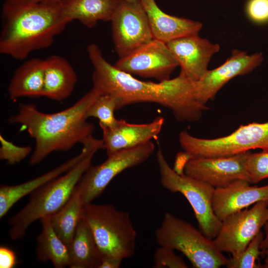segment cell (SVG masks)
I'll return each mask as SVG.
<instances>
[{
    "instance_id": "cell-1",
    "label": "cell",
    "mask_w": 268,
    "mask_h": 268,
    "mask_svg": "<svg viewBox=\"0 0 268 268\" xmlns=\"http://www.w3.org/2000/svg\"><path fill=\"white\" fill-rule=\"evenodd\" d=\"M87 52L94 68L93 87L115 97L118 110L131 104L153 103L170 109L179 121L194 122L208 109L197 99L195 81L181 74L157 83L140 80L109 63L97 45H89Z\"/></svg>"
},
{
    "instance_id": "cell-2",
    "label": "cell",
    "mask_w": 268,
    "mask_h": 268,
    "mask_svg": "<svg viewBox=\"0 0 268 268\" xmlns=\"http://www.w3.org/2000/svg\"><path fill=\"white\" fill-rule=\"evenodd\" d=\"M101 95L93 87L73 105L54 113L40 112L33 104H20L8 122L20 124L21 129L34 139L35 148L29 164L36 165L54 151H68L76 144H84L90 139L94 126L86 121V114Z\"/></svg>"
},
{
    "instance_id": "cell-3",
    "label": "cell",
    "mask_w": 268,
    "mask_h": 268,
    "mask_svg": "<svg viewBox=\"0 0 268 268\" xmlns=\"http://www.w3.org/2000/svg\"><path fill=\"white\" fill-rule=\"evenodd\" d=\"M1 19L0 53L18 60L50 47L69 23L62 1L5 0Z\"/></svg>"
},
{
    "instance_id": "cell-4",
    "label": "cell",
    "mask_w": 268,
    "mask_h": 268,
    "mask_svg": "<svg viewBox=\"0 0 268 268\" xmlns=\"http://www.w3.org/2000/svg\"><path fill=\"white\" fill-rule=\"evenodd\" d=\"M96 151L91 152L65 174L31 194L27 204L9 220L11 226L9 234L11 239H22L33 222L51 216L67 203L83 174L91 165Z\"/></svg>"
},
{
    "instance_id": "cell-5",
    "label": "cell",
    "mask_w": 268,
    "mask_h": 268,
    "mask_svg": "<svg viewBox=\"0 0 268 268\" xmlns=\"http://www.w3.org/2000/svg\"><path fill=\"white\" fill-rule=\"evenodd\" d=\"M83 216L88 222L102 256L121 260L135 253L136 232L129 213L108 203L84 205Z\"/></svg>"
},
{
    "instance_id": "cell-6",
    "label": "cell",
    "mask_w": 268,
    "mask_h": 268,
    "mask_svg": "<svg viewBox=\"0 0 268 268\" xmlns=\"http://www.w3.org/2000/svg\"><path fill=\"white\" fill-rule=\"evenodd\" d=\"M155 236L160 246L181 252L194 268H218L227 261L213 240L171 212L164 214Z\"/></svg>"
},
{
    "instance_id": "cell-7",
    "label": "cell",
    "mask_w": 268,
    "mask_h": 268,
    "mask_svg": "<svg viewBox=\"0 0 268 268\" xmlns=\"http://www.w3.org/2000/svg\"><path fill=\"white\" fill-rule=\"evenodd\" d=\"M156 159L162 186L185 197L193 209L200 231L206 237L213 240L221 225V221L214 214L212 206L214 188L202 181L177 172L169 166L160 148L157 151Z\"/></svg>"
},
{
    "instance_id": "cell-8",
    "label": "cell",
    "mask_w": 268,
    "mask_h": 268,
    "mask_svg": "<svg viewBox=\"0 0 268 268\" xmlns=\"http://www.w3.org/2000/svg\"><path fill=\"white\" fill-rule=\"evenodd\" d=\"M179 140L190 158L228 156L257 148L268 150V121L241 125L227 135L210 139L197 137L183 131Z\"/></svg>"
},
{
    "instance_id": "cell-9",
    "label": "cell",
    "mask_w": 268,
    "mask_h": 268,
    "mask_svg": "<svg viewBox=\"0 0 268 268\" xmlns=\"http://www.w3.org/2000/svg\"><path fill=\"white\" fill-rule=\"evenodd\" d=\"M154 149V143L150 141L136 147L114 152L107 155V159L101 164L90 165L77 184L84 205L100 196L117 175L145 161Z\"/></svg>"
},
{
    "instance_id": "cell-10",
    "label": "cell",
    "mask_w": 268,
    "mask_h": 268,
    "mask_svg": "<svg viewBox=\"0 0 268 268\" xmlns=\"http://www.w3.org/2000/svg\"><path fill=\"white\" fill-rule=\"evenodd\" d=\"M268 221V201L255 203L250 209L233 213L221 221L220 229L213 240L222 253L235 257L240 254Z\"/></svg>"
},
{
    "instance_id": "cell-11",
    "label": "cell",
    "mask_w": 268,
    "mask_h": 268,
    "mask_svg": "<svg viewBox=\"0 0 268 268\" xmlns=\"http://www.w3.org/2000/svg\"><path fill=\"white\" fill-rule=\"evenodd\" d=\"M114 47L119 58L151 41L153 36L140 0H122L111 20Z\"/></svg>"
},
{
    "instance_id": "cell-12",
    "label": "cell",
    "mask_w": 268,
    "mask_h": 268,
    "mask_svg": "<svg viewBox=\"0 0 268 268\" xmlns=\"http://www.w3.org/2000/svg\"><path fill=\"white\" fill-rule=\"evenodd\" d=\"M114 66L132 75L162 81L170 79L179 64L166 43L153 39L131 54L119 58Z\"/></svg>"
},
{
    "instance_id": "cell-13",
    "label": "cell",
    "mask_w": 268,
    "mask_h": 268,
    "mask_svg": "<svg viewBox=\"0 0 268 268\" xmlns=\"http://www.w3.org/2000/svg\"><path fill=\"white\" fill-rule=\"evenodd\" d=\"M250 151L228 156L191 157L184 163L182 173L214 188L225 187L237 180L251 184L245 166Z\"/></svg>"
},
{
    "instance_id": "cell-14",
    "label": "cell",
    "mask_w": 268,
    "mask_h": 268,
    "mask_svg": "<svg viewBox=\"0 0 268 268\" xmlns=\"http://www.w3.org/2000/svg\"><path fill=\"white\" fill-rule=\"evenodd\" d=\"M264 60L262 53L248 55L245 51L233 50L231 56L224 63L214 69L208 70L200 79L195 81L197 99L206 105L229 80L237 76L250 73Z\"/></svg>"
},
{
    "instance_id": "cell-15",
    "label": "cell",
    "mask_w": 268,
    "mask_h": 268,
    "mask_svg": "<svg viewBox=\"0 0 268 268\" xmlns=\"http://www.w3.org/2000/svg\"><path fill=\"white\" fill-rule=\"evenodd\" d=\"M181 67L180 74L194 81L207 71L208 64L220 46L199 34L177 38L166 43Z\"/></svg>"
},
{
    "instance_id": "cell-16",
    "label": "cell",
    "mask_w": 268,
    "mask_h": 268,
    "mask_svg": "<svg viewBox=\"0 0 268 268\" xmlns=\"http://www.w3.org/2000/svg\"><path fill=\"white\" fill-rule=\"evenodd\" d=\"M102 139L92 138L83 145L78 155L70 158L55 169L38 177L22 184L2 185L0 188V218L5 216L12 206L24 196L66 173L94 150L103 149Z\"/></svg>"
},
{
    "instance_id": "cell-17",
    "label": "cell",
    "mask_w": 268,
    "mask_h": 268,
    "mask_svg": "<svg viewBox=\"0 0 268 268\" xmlns=\"http://www.w3.org/2000/svg\"><path fill=\"white\" fill-rule=\"evenodd\" d=\"M250 184L245 180H237L225 187L214 188L212 206L220 221L252 204L268 201V185L258 187L251 186Z\"/></svg>"
},
{
    "instance_id": "cell-18",
    "label": "cell",
    "mask_w": 268,
    "mask_h": 268,
    "mask_svg": "<svg viewBox=\"0 0 268 268\" xmlns=\"http://www.w3.org/2000/svg\"><path fill=\"white\" fill-rule=\"evenodd\" d=\"M164 121L161 116L151 122L142 124H130L123 119L118 120L113 127L102 130V140L107 155L148 142L160 133Z\"/></svg>"
},
{
    "instance_id": "cell-19",
    "label": "cell",
    "mask_w": 268,
    "mask_h": 268,
    "mask_svg": "<svg viewBox=\"0 0 268 268\" xmlns=\"http://www.w3.org/2000/svg\"><path fill=\"white\" fill-rule=\"evenodd\" d=\"M146 12L153 39L166 43L184 36L199 34V21L172 16L163 11L155 0H140Z\"/></svg>"
},
{
    "instance_id": "cell-20",
    "label": "cell",
    "mask_w": 268,
    "mask_h": 268,
    "mask_svg": "<svg viewBox=\"0 0 268 268\" xmlns=\"http://www.w3.org/2000/svg\"><path fill=\"white\" fill-rule=\"evenodd\" d=\"M77 80L74 70L65 58L52 55L44 60L43 96L64 100L73 91Z\"/></svg>"
},
{
    "instance_id": "cell-21",
    "label": "cell",
    "mask_w": 268,
    "mask_h": 268,
    "mask_svg": "<svg viewBox=\"0 0 268 268\" xmlns=\"http://www.w3.org/2000/svg\"><path fill=\"white\" fill-rule=\"evenodd\" d=\"M122 0H63V15L70 22L78 20L88 28L99 21H111Z\"/></svg>"
},
{
    "instance_id": "cell-22",
    "label": "cell",
    "mask_w": 268,
    "mask_h": 268,
    "mask_svg": "<svg viewBox=\"0 0 268 268\" xmlns=\"http://www.w3.org/2000/svg\"><path fill=\"white\" fill-rule=\"evenodd\" d=\"M44 84V60L29 59L14 71L7 88L9 98L15 100L43 96Z\"/></svg>"
},
{
    "instance_id": "cell-23",
    "label": "cell",
    "mask_w": 268,
    "mask_h": 268,
    "mask_svg": "<svg viewBox=\"0 0 268 268\" xmlns=\"http://www.w3.org/2000/svg\"><path fill=\"white\" fill-rule=\"evenodd\" d=\"M71 268H98L101 253L93 234L83 216L68 247Z\"/></svg>"
},
{
    "instance_id": "cell-24",
    "label": "cell",
    "mask_w": 268,
    "mask_h": 268,
    "mask_svg": "<svg viewBox=\"0 0 268 268\" xmlns=\"http://www.w3.org/2000/svg\"><path fill=\"white\" fill-rule=\"evenodd\" d=\"M84 206L80 190L77 185L67 203L50 216L53 229L67 247L83 216Z\"/></svg>"
},
{
    "instance_id": "cell-25",
    "label": "cell",
    "mask_w": 268,
    "mask_h": 268,
    "mask_svg": "<svg viewBox=\"0 0 268 268\" xmlns=\"http://www.w3.org/2000/svg\"><path fill=\"white\" fill-rule=\"evenodd\" d=\"M40 220L42 230L37 238V259L43 262L50 261L56 268L69 266L68 247L55 232L50 216L44 217Z\"/></svg>"
},
{
    "instance_id": "cell-26",
    "label": "cell",
    "mask_w": 268,
    "mask_h": 268,
    "mask_svg": "<svg viewBox=\"0 0 268 268\" xmlns=\"http://www.w3.org/2000/svg\"><path fill=\"white\" fill-rule=\"evenodd\" d=\"M118 110V103L115 97L109 94L101 95L88 109L86 117H95L99 121L102 130L113 127L118 119L114 112Z\"/></svg>"
},
{
    "instance_id": "cell-27",
    "label": "cell",
    "mask_w": 268,
    "mask_h": 268,
    "mask_svg": "<svg viewBox=\"0 0 268 268\" xmlns=\"http://www.w3.org/2000/svg\"><path fill=\"white\" fill-rule=\"evenodd\" d=\"M264 234L260 231L250 242L245 249L238 255L227 259L225 266L228 268H260L262 266L257 264L262 253L260 245Z\"/></svg>"
},
{
    "instance_id": "cell-28",
    "label": "cell",
    "mask_w": 268,
    "mask_h": 268,
    "mask_svg": "<svg viewBox=\"0 0 268 268\" xmlns=\"http://www.w3.org/2000/svg\"><path fill=\"white\" fill-rule=\"evenodd\" d=\"M245 166L251 183H257L268 178V150L253 153L250 151Z\"/></svg>"
},
{
    "instance_id": "cell-29",
    "label": "cell",
    "mask_w": 268,
    "mask_h": 268,
    "mask_svg": "<svg viewBox=\"0 0 268 268\" xmlns=\"http://www.w3.org/2000/svg\"><path fill=\"white\" fill-rule=\"evenodd\" d=\"M0 159L9 165H14L25 158L32 151L30 146H20L0 135Z\"/></svg>"
},
{
    "instance_id": "cell-30",
    "label": "cell",
    "mask_w": 268,
    "mask_h": 268,
    "mask_svg": "<svg viewBox=\"0 0 268 268\" xmlns=\"http://www.w3.org/2000/svg\"><path fill=\"white\" fill-rule=\"evenodd\" d=\"M154 268H188L189 267L179 256L175 254L174 251L160 246L153 255Z\"/></svg>"
},
{
    "instance_id": "cell-31",
    "label": "cell",
    "mask_w": 268,
    "mask_h": 268,
    "mask_svg": "<svg viewBox=\"0 0 268 268\" xmlns=\"http://www.w3.org/2000/svg\"><path fill=\"white\" fill-rule=\"evenodd\" d=\"M246 12L249 18L255 23L268 22V0H249Z\"/></svg>"
},
{
    "instance_id": "cell-32",
    "label": "cell",
    "mask_w": 268,
    "mask_h": 268,
    "mask_svg": "<svg viewBox=\"0 0 268 268\" xmlns=\"http://www.w3.org/2000/svg\"><path fill=\"white\" fill-rule=\"evenodd\" d=\"M17 262L14 252L11 249L3 246L0 247V268H13Z\"/></svg>"
},
{
    "instance_id": "cell-33",
    "label": "cell",
    "mask_w": 268,
    "mask_h": 268,
    "mask_svg": "<svg viewBox=\"0 0 268 268\" xmlns=\"http://www.w3.org/2000/svg\"><path fill=\"white\" fill-rule=\"evenodd\" d=\"M122 260L108 256H102L98 268H119Z\"/></svg>"
},
{
    "instance_id": "cell-34",
    "label": "cell",
    "mask_w": 268,
    "mask_h": 268,
    "mask_svg": "<svg viewBox=\"0 0 268 268\" xmlns=\"http://www.w3.org/2000/svg\"><path fill=\"white\" fill-rule=\"evenodd\" d=\"M265 235L260 245V250L265 259V264L262 268H268V221L264 226Z\"/></svg>"
},
{
    "instance_id": "cell-35",
    "label": "cell",
    "mask_w": 268,
    "mask_h": 268,
    "mask_svg": "<svg viewBox=\"0 0 268 268\" xmlns=\"http://www.w3.org/2000/svg\"><path fill=\"white\" fill-rule=\"evenodd\" d=\"M32 1H62L63 0H28Z\"/></svg>"
},
{
    "instance_id": "cell-36",
    "label": "cell",
    "mask_w": 268,
    "mask_h": 268,
    "mask_svg": "<svg viewBox=\"0 0 268 268\" xmlns=\"http://www.w3.org/2000/svg\"><path fill=\"white\" fill-rule=\"evenodd\" d=\"M127 1H129V2H134V1H136L137 0H125Z\"/></svg>"
}]
</instances>
